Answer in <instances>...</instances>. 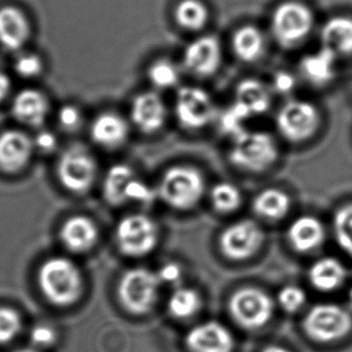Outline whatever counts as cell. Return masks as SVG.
Here are the masks:
<instances>
[{
    "mask_svg": "<svg viewBox=\"0 0 352 352\" xmlns=\"http://www.w3.org/2000/svg\"><path fill=\"white\" fill-rule=\"evenodd\" d=\"M38 283L46 300L58 307L75 303L83 289L81 271L67 257L54 256L43 262L38 270Z\"/></svg>",
    "mask_w": 352,
    "mask_h": 352,
    "instance_id": "obj_1",
    "label": "cell"
},
{
    "mask_svg": "<svg viewBox=\"0 0 352 352\" xmlns=\"http://www.w3.org/2000/svg\"><path fill=\"white\" fill-rule=\"evenodd\" d=\"M205 192V177L196 167L189 165H176L167 168L157 186V197L177 210L195 208Z\"/></svg>",
    "mask_w": 352,
    "mask_h": 352,
    "instance_id": "obj_2",
    "label": "cell"
},
{
    "mask_svg": "<svg viewBox=\"0 0 352 352\" xmlns=\"http://www.w3.org/2000/svg\"><path fill=\"white\" fill-rule=\"evenodd\" d=\"M279 157L274 138L265 131H243L232 138L229 159L243 171L258 173L271 168Z\"/></svg>",
    "mask_w": 352,
    "mask_h": 352,
    "instance_id": "obj_3",
    "label": "cell"
},
{
    "mask_svg": "<svg viewBox=\"0 0 352 352\" xmlns=\"http://www.w3.org/2000/svg\"><path fill=\"white\" fill-rule=\"evenodd\" d=\"M314 25L313 9L300 0H285L272 14V34L281 47L294 48L305 43Z\"/></svg>",
    "mask_w": 352,
    "mask_h": 352,
    "instance_id": "obj_4",
    "label": "cell"
},
{
    "mask_svg": "<svg viewBox=\"0 0 352 352\" xmlns=\"http://www.w3.org/2000/svg\"><path fill=\"white\" fill-rule=\"evenodd\" d=\"M58 179L67 191L85 194L94 186L98 176V164L86 147L72 144L60 154L57 164Z\"/></svg>",
    "mask_w": 352,
    "mask_h": 352,
    "instance_id": "obj_5",
    "label": "cell"
},
{
    "mask_svg": "<svg viewBox=\"0 0 352 352\" xmlns=\"http://www.w3.org/2000/svg\"><path fill=\"white\" fill-rule=\"evenodd\" d=\"M160 285L157 272L147 268L129 270L119 280V300L133 314H144L155 305Z\"/></svg>",
    "mask_w": 352,
    "mask_h": 352,
    "instance_id": "obj_6",
    "label": "cell"
},
{
    "mask_svg": "<svg viewBox=\"0 0 352 352\" xmlns=\"http://www.w3.org/2000/svg\"><path fill=\"white\" fill-rule=\"evenodd\" d=\"M157 223L148 215L129 214L117 225L116 242L119 250L126 256H146L157 248Z\"/></svg>",
    "mask_w": 352,
    "mask_h": 352,
    "instance_id": "obj_7",
    "label": "cell"
},
{
    "mask_svg": "<svg viewBox=\"0 0 352 352\" xmlns=\"http://www.w3.org/2000/svg\"><path fill=\"white\" fill-rule=\"evenodd\" d=\"M351 327L350 311L333 303L314 305L303 320L305 334L319 343H331L343 338Z\"/></svg>",
    "mask_w": 352,
    "mask_h": 352,
    "instance_id": "obj_8",
    "label": "cell"
},
{
    "mask_svg": "<svg viewBox=\"0 0 352 352\" xmlns=\"http://www.w3.org/2000/svg\"><path fill=\"white\" fill-rule=\"evenodd\" d=\"M276 128L289 142L300 143L319 130L320 112L309 101L290 100L281 106L276 118Z\"/></svg>",
    "mask_w": 352,
    "mask_h": 352,
    "instance_id": "obj_9",
    "label": "cell"
},
{
    "mask_svg": "<svg viewBox=\"0 0 352 352\" xmlns=\"http://www.w3.org/2000/svg\"><path fill=\"white\" fill-rule=\"evenodd\" d=\"M176 118L186 130H200L217 117L214 101L200 87L186 86L177 91Z\"/></svg>",
    "mask_w": 352,
    "mask_h": 352,
    "instance_id": "obj_10",
    "label": "cell"
},
{
    "mask_svg": "<svg viewBox=\"0 0 352 352\" xmlns=\"http://www.w3.org/2000/svg\"><path fill=\"white\" fill-rule=\"evenodd\" d=\"M265 241V232L256 221L238 220L229 225L219 238L220 250L232 261H244L254 256Z\"/></svg>",
    "mask_w": 352,
    "mask_h": 352,
    "instance_id": "obj_11",
    "label": "cell"
},
{
    "mask_svg": "<svg viewBox=\"0 0 352 352\" xmlns=\"http://www.w3.org/2000/svg\"><path fill=\"white\" fill-rule=\"evenodd\" d=\"M230 313L243 327L256 329L268 322L273 314V300L265 291L244 287L236 291L230 300Z\"/></svg>",
    "mask_w": 352,
    "mask_h": 352,
    "instance_id": "obj_12",
    "label": "cell"
},
{
    "mask_svg": "<svg viewBox=\"0 0 352 352\" xmlns=\"http://www.w3.org/2000/svg\"><path fill=\"white\" fill-rule=\"evenodd\" d=\"M223 62V50L218 38L205 35L186 46L183 63L188 72L196 76L208 77L218 72Z\"/></svg>",
    "mask_w": 352,
    "mask_h": 352,
    "instance_id": "obj_13",
    "label": "cell"
},
{
    "mask_svg": "<svg viewBox=\"0 0 352 352\" xmlns=\"http://www.w3.org/2000/svg\"><path fill=\"white\" fill-rule=\"evenodd\" d=\"M130 117L143 133H157L166 122V104L155 91H143L133 98Z\"/></svg>",
    "mask_w": 352,
    "mask_h": 352,
    "instance_id": "obj_14",
    "label": "cell"
},
{
    "mask_svg": "<svg viewBox=\"0 0 352 352\" xmlns=\"http://www.w3.org/2000/svg\"><path fill=\"white\" fill-rule=\"evenodd\" d=\"M33 140L19 130L0 133V170L6 173L22 171L34 152Z\"/></svg>",
    "mask_w": 352,
    "mask_h": 352,
    "instance_id": "obj_15",
    "label": "cell"
},
{
    "mask_svg": "<svg viewBox=\"0 0 352 352\" xmlns=\"http://www.w3.org/2000/svg\"><path fill=\"white\" fill-rule=\"evenodd\" d=\"M186 343L191 352H231L234 337L224 324L208 321L191 329Z\"/></svg>",
    "mask_w": 352,
    "mask_h": 352,
    "instance_id": "obj_16",
    "label": "cell"
},
{
    "mask_svg": "<svg viewBox=\"0 0 352 352\" xmlns=\"http://www.w3.org/2000/svg\"><path fill=\"white\" fill-rule=\"evenodd\" d=\"M59 238L67 250L83 254L96 247L99 239V229L94 220L86 215H72L60 226Z\"/></svg>",
    "mask_w": 352,
    "mask_h": 352,
    "instance_id": "obj_17",
    "label": "cell"
},
{
    "mask_svg": "<svg viewBox=\"0 0 352 352\" xmlns=\"http://www.w3.org/2000/svg\"><path fill=\"white\" fill-rule=\"evenodd\" d=\"M286 237L295 252L308 254L315 252L324 244L326 228L316 217L302 215L291 223Z\"/></svg>",
    "mask_w": 352,
    "mask_h": 352,
    "instance_id": "obj_18",
    "label": "cell"
},
{
    "mask_svg": "<svg viewBox=\"0 0 352 352\" xmlns=\"http://www.w3.org/2000/svg\"><path fill=\"white\" fill-rule=\"evenodd\" d=\"M11 112L19 122L29 126H41L50 113V101L43 91L23 89L12 100Z\"/></svg>",
    "mask_w": 352,
    "mask_h": 352,
    "instance_id": "obj_19",
    "label": "cell"
},
{
    "mask_svg": "<svg viewBox=\"0 0 352 352\" xmlns=\"http://www.w3.org/2000/svg\"><path fill=\"white\" fill-rule=\"evenodd\" d=\"M129 124L115 112H104L96 116L91 125V138L99 147L117 149L126 142Z\"/></svg>",
    "mask_w": 352,
    "mask_h": 352,
    "instance_id": "obj_20",
    "label": "cell"
},
{
    "mask_svg": "<svg viewBox=\"0 0 352 352\" xmlns=\"http://www.w3.org/2000/svg\"><path fill=\"white\" fill-rule=\"evenodd\" d=\"M30 38V23L22 10L14 6L0 9V45L9 51H19Z\"/></svg>",
    "mask_w": 352,
    "mask_h": 352,
    "instance_id": "obj_21",
    "label": "cell"
},
{
    "mask_svg": "<svg viewBox=\"0 0 352 352\" xmlns=\"http://www.w3.org/2000/svg\"><path fill=\"white\" fill-rule=\"evenodd\" d=\"M337 59L338 57L331 50L321 46L316 52L300 59V75L313 86H327L336 77Z\"/></svg>",
    "mask_w": 352,
    "mask_h": 352,
    "instance_id": "obj_22",
    "label": "cell"
},
{
    "mask_svg": "<svg viewBox=\"0 0 352 352\" xmlns=\"http://www.w3.org/2000/svg\"><path fill=\"white\" fill-rule=\"evenodd\" d=\"M322 46L337 57L352 56V17L337 14L329 17L321 27Z\"/></svg>",
    "mask_w": 352,
    "mask_h": 352,
    "instance_id": "obj_23",
    "label": "cell"
},
{
    "mask_svg": "<svg viewBox=\"0 0 352 352\" xmlns=\"http://www.w3.org/2000/svg\"><path fill=\"white\" fill-rule=\"evenodd\" d=\"M234 102L247 111L252 118L261 116L271 107V91L260 80L245 78L236 88Z\"/></svg>",
    "mask_w": 352,
    "mask_h": 352,
    "instance_id": "obj_24",
    "label": "cell"
},
{
    "mask_svg": "<svg viewBox=\"0 0 352 352\" xmlns=\"http://www.w3.org/2000/svg\"><path fill=\"white\" fill-rule=\"evenodd\" d=\"M348 272L336 257H321L310 266L308 272L310 284L321 292H332L343 285Z\"/></svg>",
    "mask_w": 352,
    "mask_h": 352,
    "instance_id": "obj_25",
    "label": "cell"
},
{
    "mask_svg": "<svg viewBox=\"0 0 352 352\" xmlns=\"http://www.w3.org/2000/svg\"><path fill=\"white\" fill-rule=\"evenodd\" d=\"M135 177L133 167L126 164H115L111 166L102 182V195L106 202L117 207L128 204L126 191Z\"/></svg>",
    "mask_w": 352,
    "mask_h": 352,
    "instance_id": "obj_26",
    "label": "cell"
},
{
    "mask_svg": "<svg viewBox=\"0 0 352 352\" xmlns=\"http://www.w3.org/2000/svg\"><path fill=\"white\" fill-rule=\"evenodd\" d=\"M252 210L262 219L278 221L285 218L291 210L290 196L276 188L265 189L255 196Z\"/></svg>",
    "mask_w": 352,
    "mask_h": 352,
    "instance_id": "obj_27",
    "label": "cell"
},
{
    "mask_svg": "<svg viewBox=\"0 0 352 352\" xmlns=\"http://www.w3.org/2000/svg\"><path fill=\"white\" fill-rule=\"evenodd\" d=\"M266 48L265 36L254 25H244L236 30L232 38V50L239 60L254 63L263 56Z\"/></svg>",
    "mask_w": 352,
    "mask_h": 352,
    "instance_id": "obj_28",
    "label": "cell"
},
{
    "mask_svg": "<svg viewBox=\"0 0 352 352\" xmlns=\"http://www.w3.org/2000/svg\"><path fill=\"white\" fill-rule=\"evenodd\" d=\"M175 17L182 28L196 32L207 24L210 12L200 0H182L175 10Z\"/></svg>",
    "mask_w": 352,
    "mask_h": 352,
    "instance_id": "obj_29",
    "label": "cell"
},
{
    "mask_svg": "<svg viewBox=\"0 0 352 352\" xmlns=\"http://www.w3.org/2000/svg\"><path fill=\"white\" fill-rule=\"evenodd\" d=\"M210 202L220 214L234 213L242 205V192L237 186L230 182L217 183L210 192Z\"/></svg>",
    "mask_w": 352,
    "mask_h": 352,
    "instance_id": "obj_30",
    "label": "cell"
},
{
    "mask_svg": "<svg viewBox=\"0 0 352 352\" xmlns=\"http://www.w3.org/2000/svg\"><path fill=\"white\" fill-rule=\"evenodd\" d=\"M201 307V297L190 287H177L168 298V310L177 319H188L195 315Z\"/></svg>",
    "mask_w": 352,
    "mask_h": 352,
    "instance_id": "obj_31",
    "label": "cell"
},
{
    "mask_svg": "<svg viewBox=\"0 0 352 352\" xmlns=\"http://www.w3.org/2000/svg\"><path fill=\"white\" fill-rule=\"evenodd\" d=\"M148 78L157 89H170L181 80V70L170 59H157L148 69Z\"/></svg>",
    "mask_w": 352,
    "mask_h": 352,
    "instance_id": "obj_32",
    "label": "cell"
},
{
    "mask_svg": "<svg viewBox=\"0 0 352 352\" xmlns=\"http://www.w3.org/2000/svg\"><path fill=\"white\" fill-rule=\"evenodd\" d=\"M332 226L338 247L352 257V202L337 210Z\"/></svg>",
    "mask_w": 352,
    "mask_h": 352,
    "instance_id": "obj_33",
    "label": "cell"
},
{
    "mask_svg": "<svg viewBox=\"0 0 352 352\" xmlns=\"http://www.w3.org/2000/svg\"><path fill=\"white\" fill-rule=\"evenodd\" d=\"M250 118L252 116L234 101V104L229 106L219 116L220 129L223 133L229 135L231 138H236L239 133L245 131L244 125L247 123L248 119Z\"/></svg>",
    "mask_w": 352,
    "mask_h": 352,
    "instance_id": "obj_34",
    "label": "cell"
},
{
    "mask_svg": "<svg viewBox=\"0 0 352 352\" xmlns=\"http://www.w3.org/2000/svg\"><path fill=\"white\" fill-rule=\"evenodd\" d=\"M22 329L21 315L11 308H0V345L11 343Z\"/></svg>",
    "mask_w": 352,
    "mask_h": 352,
    "instance_id": "obj_35",
    "label": "cell"
},
{
    "mask_svg": "<svg viewBox=\"0 0 352 352\" xmlns=\"http://www.w3.org/2000/svg\"><path fill=\"white\" fill-rule=\"evenodd\" d=\"M14 72L23 78L38 77L43 70V59L34 53L19 54L14 60Z\"/></svg>",
    "mask_w": 352,
    "mask_h": 352,
    "instance_id": "obj_36",
    "label": "cell"
},
{
    "mask_svg": "<svg viewBox=\"0 0 352 352\" xmlns=\"http://www.w3.org/2000/svg\"><path fill=\"white\" fill-rule=\"evenodd\" d=\"M307 295L298 286L289 285L283 287L278 295V302L287 313H295L305 305Z\"/></svg>",
    "mask_w": 352,
    "mask_h": 352,
    "instance_id": "obj_37",
    "label": "cell"
},
{
    "mask_svg": "<svg viewBox=\"0 0 352 352\" xmlns=\"http://www.w3.org/2000/svg\"><path fill=\"white\" fill-rule=\"evenodd\" d=\"M157 196V189L138 178V176L131 181L128 191H126L128 202H136V204H142V205L152 204Z\"/></svg>",
    "mask_w": 352,
    "mask_h": 352,
    "instance_id": "obj_38",
    "label": "cell"
},
{
    "mask_svg": "<svg viewBox=\"0 0 352 352\" xmlns=\"http://www.w3.org/2000/svg\"><path fill=\"white\" fill-rule=\"evenodd\" d=\"M57 119L60 128L65 131H75L81 126L83 115L80 107L67 104L62 106L60 110L58 111Z\"/></svg>",
    "mask_w": 352,
    "mask_h": 352,
    "instance_id": "obj_39",
    "label": "cell"
},
{
    "mask_svg": "<svg viewBox=\"0 0 352 352\" xmlns=\"http://www.w3.org/2000/svg\"><path fill=\"white\" fill-rule=\"evenodd\" d=\"M30 340L38 349L50 348L57 340V332L48 324H38L30 332Z\"/></svg>",
    "mask_w": 352,
    "mask_h": 352,
    "instance_id": "obj_40",
    "label": "cell"
},
{
    "mask_svg": "<svg viewBox=\"0 0 352 352\" xmlns=\"http://www.w3.org/2000/svg\"><path fill=\"white\" fill-rule=\"evenodd\" d=\"M160 284L176 286L182 279V268L176 262H167L157 272Z\"/></svg>",
    "mask_w": 352,
    "mask_h": 352,
    "instance_id": "obj_41",
    "label": "cell"
},
{
    "mask_svg": "<svg viewBox=\"0 0 352 352\" xmlns=\"http://www.w3.org/2000/svg\"><path fill=\"white\" fill-rule=\"evenodd\" d=\"M295 88L296 77L290 72L281 70V72H276L273 77V89L276 93L286 96V94H290L295 91Z\"/></svg>",
    "mask_w": 352,
    "mask_h": 352,
    "instance_id": "obj_42",
    "label": "cell"
},
{
    "mask_svg": "<svg viewBox=\"0 0 352 352\" xmlns=\"http://www.w3.org/2000/svg\"><path fill=\"white\" fill-rule=\"evenodd\" d=\"M34 148L41 153H52L57 148L58 138L54 133L43 130L33 140Z\"/></svg>",
    "mask_w": 352,
    "mask_h": 352,
    "instance_id": "obj_43",
    "label": "cell"
},
{
    "mask_svg": "<svg viewBox=\"0 0 352 352\" xmlns=\"http://www.w3.org/2000/svg\"><path fill=\"white\" fill-rule=\"evenodd\" d=\"M11 91V81H10L9 76L0 72V102L4 101Z\"/></svg>",
    "mask_w": 352,
    "mask_h": 352,
    "instance_id": "obj_44",
    "label": "cell"
},
{
    "mask_svg": "<svg viewBox=\"0 0 352 352\" xmlns=\"http://www.w3.org/2000/svg\"><path fill=\"white\" fill-rule=\"evenodd\" d=\"M262 352H290L289 350H286L285 348H281V346H268Z\"/></svg>",
    "mask_w": 352,
    "mask_h": 352,
    "instance_id": "obj_45",
    "label": "cell"
},
{
    "mask_svg": "<svg viewBox=\"0 0 352 352\" xmlns=\"http://www.w3.org/2000/svg\"><path fill=\"white\" fill-rule=\"evenodd\" d=\"M12 352H38V350H35V349H30V348H23V349H19V350H14V351Z\"/></svg>",
    "mask_w": 352,
    "mask_h": 352,
    "instance_id": "obj_46",
    "label": "cell"
},
{
    "mask_svg": "<svg viewBox=\"0 0 352 352\" xmlns=\"http://www.w3.org/2000/svg\"><path fill=\"white\" fill-rule=\"evenodd\" d=\"M348 302H349V307H350V309H351V311H352V286H351V289H350V291H349Z\"/></svg>",
    "mask_w": 352,
    "mask_h": 352,
    "instance_id": "obj_47",
    "label": "cell"
}]
</instances>
